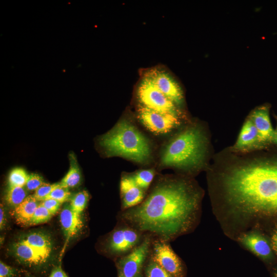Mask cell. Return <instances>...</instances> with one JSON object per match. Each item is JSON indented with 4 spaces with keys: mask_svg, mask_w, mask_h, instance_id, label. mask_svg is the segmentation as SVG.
<instances>
[{
    "mask_svg": "<svg viewBox=\"0 0 277 277\" xmlns=\"http://www.w3.org/2000/svg\"><path fill=\"white\" fill-rule=\"evenodd\" d=\"M200 201V193L188 181L162 179L146 199L125 217L141 230L170 239L189 228Z\"/></svg>",
    "mask_w": 277,
    "mask_h": 277,
    "instance_id": "6da1fadb",
    "label": "cell"
},
{
    "mask_svg": "<svg viewBox=\"0 0 277 277\" xmlns=\"http://www.w3.org/2000/svg\"><path fill=\"white\" fill-rule=\"evenodd\" d=\"M223 184L227 202L241 213L277 217V159L237 166L225 174Z\"/></svg>",
    "mask_w": 277,
    "mask_h": 277,
    "instance_id": "7a4b0ae2",
    "label": "cell"
},
{
    "mask_svg": "<svg viewBox=\"0 0 277 277\" xmlns=\"http://www.w3.org/2000/svg\"><path fill=\"white\" fill-rule=\"evenodd\" d=\"M99 144L108 156H121L140 164H146L151 158L149 139L127 120H121L102 135Z\"/></svg>",
    "mask_w": 277,
    "mask_h": 277,
    "instance_id": "3957f363",
    "label": "cell"
},
{
    "mask_svg": "<svg viewBox=\"0 0 277 277\" xmlns=\"http://www.w3.org/2000/svg\"><path fill=\"white\" fill-rule=\"evenodd\" d=\"M206 138L196 126L184 129L165 146L161 155L163 167L192 169L201 167L205 160Z\"/></svg>",
    "mask_w": 277,
    "mask_h": 277,
    "instance_id": "277c9868",
    "label": "cell"
},
{
    "mask_svg": "<svg viewBox=\"0 0 277 277\" xmlns=\"http://www.w3.org/2000/svg\"><path fill=\"white\" fill-rule=\"evenodd\" d=\"M137 95L140 105L157 112L179 116L176 104L144 77L138 86Z\"/></svg>",
    "mask_w": 277,
    "mask_h": 277,
    "instance_id": "5b68a950",
    "label": "cell"
},
{
    "mask_svg": "<svg viewBox=\"0 0 277 277\" xmlns=\"http://www.w3.org/2000/svg\"><path fill=\"white\" fill-rule=\"evenodd\" d=\"M137 115L147 129L158 134L167 133L180 124L179 116L153 111L141 105L137 109Z\"/></svg>",
    "mask_w": 277,
    "mask_h": 277,
    "instance_id": "8992f818",
    "label": "cell"
},
{
    "mask_svg": "<svg viewBox=\"0 0 277 277\" xmlns=\"http://www.w3.org/2000/svg\"><path fill=\"white\" fill-rule=\"evenodd\" d=\"M143 77L150 81L175 104H180L183 102L184 96L181 87L167 72L152 69L147 71Z\"/></svg>",
    "mask_w": 277,
    "mask_h": 277,
    "instance_id": "52a82bcc",
    "label": "cell"
},
{
    "mask_svg": "<svg viewBox=\"0 0 277 277\" xmlns=\"http://www.w3.org/2000/svg\"><path fill=\"white\" fill-rule=\"evenodd\" d=\"M11 250L19 262L33 268H39L47 264L52 255L38 250L19 239L12 244Z\"/></svg>",
    "mask_w": 277,
    "mask_h": 277,
    "instance_id": "ba28073f",
    "label": "cell"
},
{
    "mask_svg": "<svg viewBox=\"0 0 277 277\" xmlns=\"http://www.w3.org/2000/svg\"><path fill=\"white\" fill-rule=\"evenodd\" d=\"M153 260L173 277H183V268L181 261L167 244L156 243L154 248Z\"/></svg>",
    "mask_w": 277,
    "mask_h": 277,
    "instance_id": "9c48e42d",
    "label": "cell"
},
{
    "mask_svg": "<svg viewBox=\"0 0 277 277\" xmlns=\"http://www.w3.org/2000/svg\"><path fill=\"white\" fill-rule=\"evenodd\" d=\"M269 109L268 105L260 106L255 108L248 117L256 128L260 141L264 146L272 143L274 131L270 120Z\"/></svg>",
    "mask_w": 277,
    "mask_h": 277,
    "instance_id": "30bf717a",
    "label": "cell"
},
{
    "mask_svg": "<svg viewBox=\"0 0 277 277\" xmlns=\"http://www.w3.org/2000/svg\"><path fill=\"white\" fill-rule=\"evenodd\" d=\"M149 240L146 239L138 247L125 257L121 262V273L125 277H136L148 251Z\"/></svg>",
    "mask_w": 277,
    "mask_h": 277,
    "instance_id": "8fae6325",
    "label": "cell"
},
{
    "mask_svg": "<svg viewBox=\"0 0 277 277\" xmlns=\"http://www.w3.org/2000/svg\"><path fill=\"white\" fill-rule=\"evenodd\" d=\"M258 131L251 120L248 117L243 124L238 139L233 146L234 150L247 151L263 148Z\"/></svg>",
    "mask_w": 277,
    "mask_h": 277,
    "instance_id": "7c38bea8",
    "label": "cell"
},
{
    "mask_svg": "<svg viewBox=\"0 0 277 277\" xmlns=\"http://www.w3.org/2000/svg\"><path fill=\"white\" fill-rule=\"evenodd\" d=\"M240 242L247 249L263 260H268L273 256L271 245L262 234L251 232L243 234Z\"/></svg>",
    "mask_w": 277,
    "mask_h": 277,
    "instance_id": "4fadbf2b",
    "label": "cell"
},
{
    "mask_svg": "<svg viewBox=\"0 0 277 277\" xmlns=\"http://www.w3.org/2000/svg\"><path fill=\"white\" fill-rule=\"evenodd\" d=\"M120 189L125 208H131L141 204L144 197V190L135 183L131 175L122 177Z\"/></svg>",
    "mask_w": 277,
    "mask_h": 277,
    "instance_id": "5bb4252c",
    "label": "cell"
},
{
    "mask_svg": "<svg viewBox=\"0 0 277 277\" xmlns=\"http://www.w3.org/2000/svg\"><path fill=\"white\" fill-rule=\"evenodd\" d=\"M60 223L64 231L66 242L75 236L83 226L81 216L76 214L70 205H67L62 209L60 216Z\"/></svg>",
    "mask_w": 277,
    "mask_h": 277,
    "instance_id": "9a60e30c",
    "label": "cell"
},
{
    "mask_svg": "<svg viewBox=\"0 0 277 277\" xmlns=\"http://www.w3.org/2000/svg\"><path fill=\"white\" fill-rule=\"evenodd\" d=\"M138 239L137 233L132 230L124 229L116 230L111 236L110 248L114 252H125L131 248Z\"/></svg>",
    "mask_w": 277,
    "mask_h": 277,
    "instance_id": "2e32d148",
    "label": "cell"
},
{
    "mask_svg": "<svg viewBox=\"0 0 277 277\" xmlns=\"http://www.w3.org/2000/svg\"><path fill=\"white\" fill-rule=\"evenodd\" d=\"M33 195H28L12 212L16 222L22 225H29L31 219L39 203Z\"/></svg>",
    "mask_w": 277,
    "mask_h": 277,
    "instance_id": "e0dca14e",
    "label": "cell"
},
{
    "mask_svg": "<svg viewBox=\"0 0 277 277\" xmlns=\"http://www.w3.org/2000/svg\"><path fill=\"white\" fill-rule=\"evenodd\" d=\"M19 239L38 250L52 254L53 243L50 236L46 233L31 232L23 235Z\"/></svg>",
    "mask_w": 277,
    "mask_h": 277,
    "instance_id": "ac0fdd59",
    "label": "cell"
},
{
    "mask_svg": "<svg viewBox=\"0 0 277 277\" xmlns=\"http://www.w3.org/2000/svg\"><path fill=\"white\" fill-rule=\"evenodd\" d=\"M70 168L59 184L67 188H73L78 186L81 181V173L76 157L74 154L69 155Z\"/></svg>",
    "mask_w": 277,
    "mask_h": 277,
    "instance_id": "d6986e66",
    "label": "cell"
},
{
    "mask_svg": "<svg viewBox=\"0 0 277 277\" xmlns=\"http://www.w3.org/2000/svg\"><path fill=\"white\" fill-rule=\"evenodd\" d=\"M24 187L8 186L5 195V200L10 206L16 207L28 196Z\"/></svg>",
    "mask_w": 277,
    "mask_h": 277,
    "instance_id": "ffe728a7",
    "label": "cell"
},
{
    "mask_svg": "<svg viewBox=\"0 0 277 277\" xmlns=\"http://www.w3.org/2000/svg\"><path fill=\"white\" fill-rule=\"evenodd\" d=\"M135 183L144 191L147 190L152 182L154 171L152 169H145L136 171L131 175Z\"/></svg>",
    "mask_w": 277,
    "mask_h": 277,
    "instance_id": "44dd1931",
    "label": "cell"
},
{
    "mask_svg": "<svg viewBox=\"0 0 277 277\" xmlns=\"http://www.w3.org/2000/svg\"><path fill=\"white\" fill-rule=\"evenodd\" d=\"M29 174L22 168H15L8 176V185L12 187H25Z\"/></svg>",
    "mask_w": 277,
    "mask_h": 277,
    "instance_id": "7402d4cb",
    "label": "cell"
},
{
    "mask_svg": "<svg viewBox=\"0 0 277 277\" xmlns=\"http://www.w3.org/2000/svg\"><path fill=\"white\" fill-rule=\"evenodd\" d=\"M89 200V194L83 190L76 193L70 200V206L73 211L81 215L85 209Z\"/></svg>",
    "mask_w": 277,
    "mask_h": 277,
    "instance_id": "603a6c76",
    "label": "cell"
},
{
    "mask_svg": "<svg viewBox=\"0 0 277 277\" xmlns=\"http://www.w3.org/2000/svg\"><path fill=\"white\" fill-rule=\"evenodd\" d=\"M53 215L40 204L36 209L29 223V226L47 222Z\"/></svg>",
    "mask_w": 277,
    "mask_h": 277,
    "instance_id": "cb8c5ba5",
    "label": "cell"
},
{
    "mask_svg": "<svg viewBox=\"0 0 277 277\" xmlns=\"http://www.w3.org/2000/svg\"><path fill=\"white\" fill-rule=\"evenodd\" d=\"M59 184V183H58ZM71 192L68 188L59 185L54 188L49 195L45 199H51L56 200L62 204L70 198Z\"/></svg>",
    "mask_w": 277,
    "mask_h": 277,
    "instance_id": "d4e9b609",
    "label": "cell"
},
{
    "mask_svg": "<svg viewBox=\"0 0 277 277\" xmlns=\"http://www.w3.org/2000/svg\"><path fill=\"white\" fill-rule=\"evenodd\" d=\"M58 185V183L52 184L45 183L35 191L33 195L37 201H42Z\"/></svg>",
    "mask_w": 277,
    "mask_h": 277,
    "instance_id": "484cf974",
    "label": "cell"
},
{
    "mask_svg": "<svg viewBox=\"0 0 277 277\" xmlns=\"http://www.w3.org/2000/svg\"><path fill=\"white\" fill-rule=\"evenodd\" d=\"M147 277H173L154 261L151 263L147 270Z\"/></svg>",
    "mask_w": 277,
    "mask_h": 277,
    "instance_id": "4316f807",
    "label": "cell"
},
{
    "mask_svg": "<svg viewBox=\"0 0 277 277\" xmlns=\"http://www.w3.org/2000/svg\"><path fill=\"white\" fill-rule=\"evenodd\" d=\"M45 183L43 178L41 175L36 173H31L29 174L25 187L28 191H35Z\"/></svg>",
    "mask_w": 277,
    "mask_h": 277,
    "instance_id": "83f0119b",
    "label": "cell"
},
{
    "mask_svg": "<svg viewBox=\"0 0 277 277\" xmlns=\"http://www.w3.org/2000/svg\"><path fill=\"white\" fill-rule=\"evenodd\" d=\"M19 270L9 266L3 262H0V277H18Z\"/></svg>",
    "mask_w": 277,
    "mask_h": 277,
    "instance_id": "f1b7e54d",
    "label": "cell"
},
{
    "mask_svg": "<svg viewBox=\"0 0 277 277\" xmlns=\"http://www.w3.org/2000/svg\"><path fill=\"white\" fill-rule=\"evenodd\" d=\"M47 209L53 215L58 211L62 203L51 199L44 200L39 203Z\"/></svg>",
    "mask_w": 277,
    "mask_h": 277,
    "instance_id": "f546056e",
    "label": "cell"
},
{
    "mask_svg": "<svg viewBox=\"0 0 277 277\" xmlns=\"http://www.w3.org/2000/svg\"><path fill=\"white\" fill-rule=\"evenodd\" d=\"M48 277H68L65 272L63 270L61 265L59 264L54 267L51 271Z\"/></svg>",
    "mask_w": 277,
    "mask_h": 277,
    "instance_id": "4dcf8cb0",
    "label": "cell"
},
{
    "mask_svg": "<svg viewBox=\"0 0 277 277\" xmlns=\"http://www.w3.org/2000/svg\"><path fill=\"white\" fill-rule=\"evenodd\" d=\"M6 215L4 210V206L2 204H1L0 207V228L1 230L4 229L6 224Z\"/></svg>",
    "mask_w": 277,
    "mask_h": 277,
    "instance_id": "1f68e13d",
    "label": "cell"
},
{
    "mask_svg": "<svg viewBox=\"0 0 277 277\" xmlns=\"http://www.w3.org/2000/svg\"><path fill=\"white\" fill-rule=\"evenodd\" d=\"M271 246L272 250L277 254V230H276L271 238Z\"/></svg>",
    "mask_w": 277,
    "mask_h": 277,
    "instance_id": "d6a6232c",
    "label": "cell"
},
{
    "mask_svg": "<svg viewBox=\"0 0 277 277\" xmlns=\"http://www.w3.org/2000/svg\"><path fill=\"white\" fill-rule=\"evenodd\" d=\"M277 121V118H276ZM272 143H273L277 145V125L274 131V134L272 140Z\"/></svg>",
    "mask_w": 277,
    "mask_h": 277,
    "instance_id": "836d02e7",
    "label": "cell"
},
{
    "mask_svg": "<svg viewBox=\"0 0 277 277\" xmlns=\"http://www.w3.org/2000/svg\"><path fill=\"white\" fill-rule=\"evenodd\" d=\"M119 277H125V276L123 275L121 273H120Z\"/></svg>",
    "mask_w": 277,
    "mask_h": 277,
    "instance_id": "e575fe53",
    "label": "cell"
},
{
    "mask_svg": "<svg viewBox=\"0 0 277 277\" xmlns=\"http://www.w3.org/2000/svg\"><path fill=\"white\" fill-rule=\"evenodd\" d=\"M275 277H277V270L275 273Z\"/></svg>",
    "mask_w": 277,
    "mask_h": 277,
    "instance_id": "d590c367",
    "label": "cell"
},
{
    "mask_svg": "<svg viewBox=\"0 0 277 277\" xmlns=\"http://www.w3.org/2000/svg\"><path fill=\"white\" fill-rule=\"evenodd\" d=\"M26 277H33L32 276H30V275H28V276H26Z\"/></svg>",
    "mask_w": 277,
    "mask_h": 277,
    "instance_id": "8d00e7d4",
    "label": "cell"
}]
</instances>
